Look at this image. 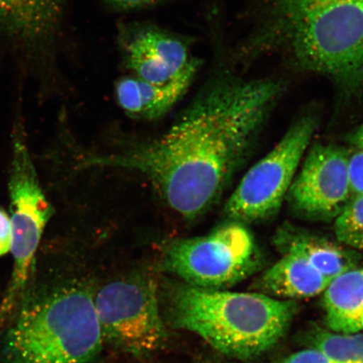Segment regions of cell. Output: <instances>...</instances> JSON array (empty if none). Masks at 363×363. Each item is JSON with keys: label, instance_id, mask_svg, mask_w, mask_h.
I'll return each instance as SVG.
<instances>
[{"label": "cell", "instance_id": "e0dca14e", "mask_svg": "<svg viewBox=\"0 0 363 363\" xmlns=\"http://www.w3.org/2000/svg\"><path fill=\"white\" fill-rule=\"evenodd\" d=\"M334 229L338 242L363 252V194L354 195L335 218Z\"/></svg>", "mask_w": 363, "mask_h": 363}, {"label": "cell", "instance_id": "52a82bcc", "mask_svg": "<svg viewBox=\"0 0 363 363\" xmlns=\"http://www.w3.org/2000/svg\"><path fill=\"white\" fill-rule=\"evenodd\" d=\"M318 125L307 113L294 122L276 146L245 174L225 206L230 220L249 223L269 219L279 211Z\"/></svg>", "mask_w": 363, "mask_h": 363}, {"label": "cell", "instance_id": "9c48e42d", "mask_svg": "<svg viewBox=\"0 0 363 363\" xmlns=\"http://www.w3.org/2000/svg\"><path fill=\"white\" fill-rule=\"evenodd\" d=\"M353 196L347 148L330 143L308 147L287 196L294 210L308 219L335 220Z\"/></svg>", "mask_w": 363, "mask_h": 363}, {"label": "cell", "instance_id": "ba28073f", "mask_svg": "<svg viewBox=\"0 0 363 363\" xmlns=\"http://www.w3.org/2000/svg\"><path fill=\"white\" fill-rule=\"evenodd\" d=\"M11 139L8 188L13 257L12 289H25L35 270L40 242L54 208L40 185L21 119L13 125Z\"/></svg>", "mask_w": 363, "mask_h": 363}, {"label": "cell", "instance_id": "8992f818", "mask_svg": "<svg viewBox=\"0 0 363 363\" xmlns=\"http://www.w3.org/2000/svg\"><path fill=\"white\" fill-rule=\"evenodd\" d=\"M104 343L135 357L148 356L169 339L157 283L135 274L111 281L94 292Z\"/></svg>", "mask_w": 363, "mask_h": 363}, {"label": "cell", "instance_id": "44dd1931", "mask_svg": "<svg viewBox=\"0 0 363 363\" xmlns=\"http://www.w3.org/2000/svg\"><path fill=\"white\" fill-rule=\"evenodd\" d=\"M12 230L10 215L0 208V257L11 251Z\"/></svg>", "mask_w": 363, "mask_h": 363}, {"label": "cell", "instance_id": "5bb4252c", "mask_svg": "<svg viewBox=\"0 0 363 363\" xmlns=\"http://www.w3.org/2000/svg\"><path fill=\"white\" fill-rule=\"evenodd\" d=\"M280 253L291 252L305 257L330 281L357 267V257L342 244L293 226H284L274 237Z\"/></svg>", "mask_w": 363, "mask_h": 363}, {"label": "cell", "instance_id": "5b68a950", "mask_svg": "<svg viewBox=\"0 0 363 363\" xmlns=\"http://www.w3.org/2000/svg\"><path fill=\"white\" fill-rule=\"evenodd\" d=\"M261 258L252 234L233 220L202 237L175 240L167 249L163 266L185 284L225 289L254 274Z\"/></svg>", "mask_w": 363, "mask_h": 363}, {"label": "cell", "instance_id": "ffe728a7", "mask_svg": "<svg viewBox=\"0 0 363 363\" xmlns=\"http://www.w3.org/2000/svg\"><path fill=\"white\" fill-rule=\"evenodd\" d=\"M269 363H334L316 348H307L291 354L282 360Z\"/></svg>", "mask_w": 363, "mask_h": 363}, {"label": "cell", "instance_id": "30bf717a", "mask_svg": "<svg viewBox=\"0 0 363 363\" xmlns=\"http://www.w3.org/2000/svg\"><path fill=\"white\" fill-rule=\"evenodd\" d=\"M116 40L122 65L129 74L152 84L169 83L201 60L193 56L187 36L153 23H120Z\"/></svg>", "mask_w": 363, "mask_h": 363}, {"label": "cell", "instance_id": "7402d4cb", "mask_svg": "<svg viewBox=\"0 0 363 363\" xmlns=\"http://www.w3.org/2000/svg\"><path fill=\"white\" fill-rule=\"evenodd\" d=\"M223 363H238V362H223Z\"/></svg>", "mask_w": 363, "mask_h": 363}, {"label": "cell", "instance_id": "2e32d148", "mask_svg": "<svg viewBox=\"0 0 363 363\" xmlns=\"http://www.w3.org/2000/svg\"><path fill=\"white\" fill-rule=\"evenodd\" d=\"M310 347L323 352L334 363H363V331L344 334L316 330L311 335Z\"/></svg>", "mask_w": 363, "mask_h": 363}, {"label": "cell", "instance_id": "8fae6325", "mask_svg": "<svg viewBox=\"0 0 363 363\" xmlns=\"http://www.w3.org/2000/svg\"><path fill=\"white\" fill-rule=\"evenodd\" d=\"M67 0H0V35L38 52L55 43Z\"/></svg>", "mask_w": 363, "mask_h": 363}, {"label": "cell", "instance_id": "ac0fdd59", "mask_svg": "<svg viewBox=\"0 0 363 363\" xmlns=\"http://www.w3.org/2000/svg\"><path fill=\"white\" fill-rule=\"evenodd\" d=\"M346 148L354 195L363 194V122L349 135Z\"/></svg>", "mask_w": 363, "mask_h": 363}, {"label": "cell", "instance_id": "6da1fadb", "mask_svg": "<svg viewBox=\"0 0 363 363\" xmlns=\"http://www.w3.org/2000/svg\"><path fill=\"white\" fill-rule=\"evenodd\" d=\"M287 85L218 68L167 133L127 151L85 158L84 167L144 175L177 214L194 220L214 206L246 162Z\"/></svg>", "mask_w": 363, "mask_h": 363}, {"label": "cell", "instance_id": "277c9868", "mask_svg": "<svg viewBox=\"0 0 363 363\" xmlns=\"http://www.w3.org/2000/svg\"><path fill=\"white\" fill-rule=\"evenodd\" d=\"M172 328L190 331L223 355L240 361L262 355L284 337L294 301L259 292H233L172 284L167 294Z\"/></svg>", "mask_w": 363, "mask_h": 363}, {"label": "cell", "instance_id": "4fadbf2b", "mask_svg": "<svg viewBox=\"0 0 363 363\" xmlns=\"http://www.w3.org/2000/svg\"><path fill=\"white\" fill-rule=\"evenodd\" d=\"M330 283L305 257L283 252L279 260L262 272L256 286L259 293L270 297L294 301L322 294Z\"/></svg>", "mask_w": 363, "mask_h": 363}, {"label": "cell", "instance_id": "3957f363", "mask_svg": "<svg viewBox=\"0 0 363 363\" xmlns=\"http://www.w3.org/2000/svg\"><path fill=\"white\" fill-rule=\"evenodd\" d=\"M104 340L87 284L33 280L4 334L3 363H89Z\"/></svg>", "mask_w": 363, "mask_h": 363}, {"label": "cell", "instance_id": "7c38bea8", "mask_svg": "<svg viewBox=\"0 0 363 363\" xmlns=\"http://www.w3.org/2000/svg\"><path fill=\"white\" fill-rule=\"evenodd\" d=\"M202 63L201 59L179 78L165 84L149 83L130 74L121 77L115 84L117 103L134 119H157L169 113L187 94Z\"/></svg>", "mask_w": 363, "mask_h": 363}, {"label": "cell", "instance_id": "9a60e30c", "mask_svg": "<svg viewBox=\"0 0 363 363\" xmlns=\"http://www.w3.org/2000/svg\"><path fill=\"white\" fill-rule=\"evenodd\" d=\"M322 294L329 330L344 334L363 331V267H354L331 280Z\"/></svg>", "mask_w": 363, "mask_h": 363}, {"label": "cell", "instance_id": "d6986e66", "mask_svg": "<svg viewBox=\"0 0 363 363\" xmlns=\"http://www.w3.org/2000/svg\"><path fill=\"white\" fill-rule=\"evenodd\" d=\"M167 1V0H103L108 9L116 12L142 11Z\"/></svg>", "mask_w": 363, "mask_h": 363}, {"label": "cell", "instance_id": "7a4b0ae2", "mask_svg": "<svg viewBox=\"0 0 363 363\" xmlns=\"http://www.w3.org/2000/svg\"><path fill=\"white\" fill-rule=\"evenodd\" d=\"M247 8L233 66L276 58L293 74L329 81L342 101L363 96V0H249Z\"/></svg>", "mask_w": 363, "mask_h": 363}]
</instances>
